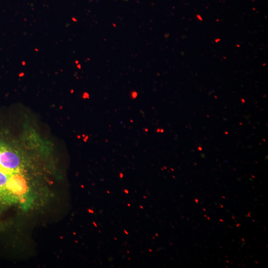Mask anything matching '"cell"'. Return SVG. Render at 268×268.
<instances>
[{
	"mask_svg": "<svg viewBox=\"0 0 268 268\" xmlns=\"http://www.w3.org/2000/svg\"><path fill=\"white\" fill-rule=\"evenodd\" d=\"M59 178L50 149L0 137V220L8 212L17 219L44 210Z\"/></svg>",
	"mask_w": 268,
	"mask_h": 268,
	"instance_id": "6da1fadb",
	"label": "cell"
}]
</instances>
